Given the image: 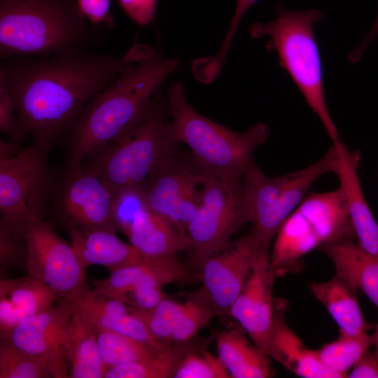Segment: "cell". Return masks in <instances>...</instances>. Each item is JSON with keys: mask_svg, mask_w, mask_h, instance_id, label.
Returning a JSON list of instances; mask_svg holds the SVG:
<instances>
[{"mask_svg": "<svg viewBox=\"0 0 378 378\" xmlns=\"http://www.w3.org/2000/svg\"><path fill=\"white\" fill-rule=\"evenodd\" d=\"M22 146L20 145V143L11 141H6L2 139L0 141V162L9 160L17 154H18L22 149Z\"/></svg>", "mask_w": 378, "mask_h": 378, "instance_id": "42", "label": "cell"}, {"mask_svg": "<svg viewBox=\"0 0 378 378\" xmlns=\"http://www.w3.org/2000/svg\"><path fill=\"white\" fill-rule=\"evenodd\" d=\"M372 337V344L375 346V355L378 358V325L376 327V330Z\"/></svg>", "mask_w": 378, "mask_h": 378, "instance_id": "43", "label": "cell"}, {"mask_svg": "<svg viewBox=\"0 0 378 378\" xmlns=\"http://www.w3.org/2000/svg\"><path fill=\"white\" fill-rule=\"evenodd\" d=\"M68 233L70 244L85 269L98 265L112 272L127 266L156 262L164 257L143 254L130 243L120 239L116 232L112 230H70Z\"/></svg>", "mask_w": 378, "mask_h": 378, "instance_id": "20", "label": "cell"}, {"mask_svg": "<svg viewBox=\"0 0 378 378\" xmlns=\"http://www.w3.org/2000/svg\"><path fill=\"white\" fill-rule=\"evenodd\" d=\"M166 100L174 139L189 147L192 160L210 176L241 178L255 163L256 148L268 139L269 127L265 123L238 132L200 114L188 102L180 83L170 85Z\"/></svg>", "mask_w": 378, "mask_h": 378, "instance_id": "5", "label": "cell"}, {"mask_svg": "<svg viewBox=\"0 0 378 378\" xmlns=\"http://www.w3.org/2000/svg\"><path fill=\"white\" fill-rule=\"evenodd\" d=\"M130 308L144 323L156 340L169 345L172 343L174 328L187 308V302L181 303L167 298L151 309L132 306Z\"/></svg>", "mask_w": 378, "mask_h": 378, "instance_id": "32", "label": "cell"}, {"mask_svg": "<svg viewBox=\"0 0 378 378\" xmlns=\"http://www.w3.org/2000/svg\"><path fill=\"white\" fill-rule=\"evenodd\" d=\"M57 298L48 286L27 275L0 281V337L20 322L53 306Z\"/></svg>", "mask_w": 378, "mask_h": 378, "instance_id": "21", "label": "cell"}, {"mask_svg": "<svg viewBox=\"0 0 378 378\" xmlns=\"http://www.w3.org/2000/svg\"><path fill=\"white\" fill-rule=\"evenodd\" d=\"M27 248L24 239L17 238L4 222L0 221L1 274L26 263Z\"/></svg>", "mask_w": 378, "mask_h": 378, "instance_id": "36", "label": "cell"}, {"mask_svg": "<svg viewBox=\"0 0 378 378\" xmlns=\"http://www.w3.org/2000/svg\"><path fill=\"white\" fill-rule=\"evenodd\" d=\"M218 356L233 378H267L273 376L270 356L239 330L221 332L217 337Z\"/></svg>", "mask_w": 378, "mask_h": 378, "instance_id": "26", "label": "cell"}, {"mask_svg": "<svg viewBox=\"0 0 378 378\" xmlns=\"http://www.w3.org/2000/svg\"><path fill=\"white\" fill-rule=\"evenodd\" d=\"M355 237L340 188L306 195L279 230L270 255L276 276L296 270L316 248Z\"/></svg>", "mask_w": 378, "mask_h": 378, "instance_id": "7", "label": "cell"}, {"mask_svg": "<svg viewBox=\"0 0 378 378\" xmlns=\"http://www.w3.org/2000/svg\"><path fill=\"white\" fill-rule=\"evenodd\" d=\"M155 267H164L174 272L183 282H192L198 277V274L184 265L175 254L156 262L127 266L112 271L110 276L104 279L92 281V290L99 295L124 302L127 295Z\"/></svg>", "mask_w": 378, "mask_h": 378, "instance_id": "27", "label": "cell"}, {"mask_svg": "<svg viewBox=\"0 0 378 378\" xmlns=\"http://www.w3.org/2000/svg\"><path fill=\"white\" fill-rule=\"evenodd\" d=\"M117 1L124 12L139 25H147L153 20L157 0Z\"/></svg>", "mask_w": 378, "mask_h": 378, "instance_id": "38", "label": "cell"}, {"mask_svg": "<svg viewBox=\"0 0 378 378\" xmlns=\"http://www.w3.org/2000/svg\"><path fill=\"white\" fill-rule=\"evenodd\" d=\"M200 349L187 354L179 364L174 378H230L218 356Z\"/></svg>", "mask_w": 378, "mask_h": 378, "instance_id": "34", "label": "cell"}, {"mask_svg": "<svg viewBox=\"0 0 378 378\" xmlns=\"http://www.w3.org/2000/svg\"><path fill=\"white\" fill-rule=\"evenodd\" d=\"M280 307L277 304L267 355L302 377L343 378L339 373L326 367L317 358L314 350L304 345L286 323Z\"/></svg>", "mask_w": 378, "mask_h": 378, "instance_id": "23", "label": "cell"}, {"mask_svg": "<svg viewBox=\"0 0 378 378\" xmlns=\"http://www.w3.org/2000/svg\"><path fill=\"white\" fill-rule=\"evenodd\" d=\"M332 144L337 150L334 174L339 179L357 243L367 251L378 254V223L365 198L358 176L360 153L350 150L341 141Z\"/></svg>", "mask_w": 378, "mask_h": 378, "instance_id": "18", "label": "cell"}, {"mask_svg": "<svg viewBox=\"0 0 378 378\" xmlns=\"http://www.w3.org/2000/svg\"><path fill=\"white\" fill-rule=\"evenodd\" d=\"M97 332L94 323L73 309L65 344L70 377L104 378L106 370L100 356Z\"/></svg>", "mask_w": 378, "mask_h": 378, "instance_id": "24", "label": "cell"}, {"mask_svg": "<svg viewBox=\"0 0 378 378\" xmlns=\"http://www.w3.org/2000/svg\"><path fill=\"white\" fill-rule=\"evenodd\" d=\"M310 289L340 328V334L356 336L367 333L369 326L360 311L355 290L336 274L332 279L312 283Z\"/></svg>", "mask_w": 378, "mask_h": 378, "instance_id": "25", "label": "cell"}, {"mask_svg": "<svg viewBox=\"0 0 378 378\" xmlns=\"http://www.w3.org/2000/svg\"><path fill=\"white\" fill-rule=\"evenodd\" d=\"M97 337L101 358L106 370L139 361L164 348L106 330L98 329Z\"/></svg>", "mask_w": 378, "mask_h": 378, "instance_id": "29", "label": "cell"}, {"mask_svg": "<svg viewBox=\"0 0 378 378\" xmlns=\"http://www.w3.org/2000/svg\"><path fill=\"white\" fill-rule=\"evenodd\" d=\"M0 338V378L54 377L49 368L38 358L8 339Z\"/></svg>", "mask_w": 378, "mask_h": 378, "instance_id": "31", "label": "cell"}, {"mask_svg": "<svg viewBox=\"0 0 378 378\" xmlns=\"http://www.w3.org/2000/svg\"><path fill=\"white\" fill-rule=\"evenodd\" d=\"M335 266L336 275L359 289L378 308V254L370 253L352 239H344L320 248Z\"/></svg>", "mask_w": 378, "mask_h": 378, "instance_id": "22", "label": "cell"}, {"mask_svg": "<svg viewBox=\"0 0 378 378\" xmlns=\"http://www.w3.org/2000/svg\"><path fill=\"white\" fill-rule=\"evenodd\" d=\"M177 66L176 59L154 50L124 67L85 106L65 138V166L80 167L88 153L133 125Z\"/></svg>", "mask_w": 378, "mask_h": 378, "instance_id": "2", "label": "cell"}, {"mask_svg": "<svg viewBox=\"0 0 378 378\" xmlns=\"http://www.w3.org/2000/svg\"><path fill=\"white\" fill-rule=\"evenodd\" d=\"M154 50L136 43L120 57L84 49L3 60L0 80L15 104L18 142L29 136L52 151L96 94Z\"/></svg>", "mask_w": 378, "mask_h": 378, "instance_id": "1", "label": "cell"}, {"mask_svg": "<svg viewBox=\"0 0 378 378\" xmlns=\"http://www.w3.org/2000/svg\"><path fill=\"white\" fill-rule=\"evenodd\" d=\"M14 102L5 85L0 80V131L18 142ZM19 143V142H18Z\"/></svg>", "mask_w": 378, "mask_h": 378, "instance_id": "39", "label": "cell"}, {"mask_svg": "<svg viewBox=\"0 0 378 378\" xmlns=\"http://www.w3.org/2000/svg\"><path fill=\"white\" fill-rule=\"evenodd\" d=\"M209 176L193 160H180L176 155L153 174L141 188L148 208L187 235L199 202V186Z\"/></svg>", "mask_w": 378, "mask_h": 378, "instance_id": "13", "label": "cell"}, {"mask_svg": "<svg viewBox=\"0 0 378 378\" xmlns=\"http://www.w3.org/2000/svg\"><path fill=\"white\" fill-rule=\"evenodd\" d=\"M323 13L317 9L290 11L277 8V17L267 23H254L249 28L255 38H269V48L276 51L284 68L319 118L332 143L340 141L326 102L322 65L314 34V24Z\"/></svg>", "mask_w": 378, "mask_h": 378, "instance_id": "6", "label": "cell"}, {"mask_svg": "<svg viewBox=\"0 0 378 378\" xmlns=\"http://www.w3.org/2000/svg\"><path fill=\"white\" fill-rule=\"evenodd\" d=\"M247 223L242 177L209 176L201 186L197 208L187 228L190 268L199 274L204 261L229 248L232 235Z\"/></svg>", "mask_w": 378, "mask_h": 378, "instance_id": "9", "label": "cell"}, {"mask_svg": "<svg viewBox=\"0 0 378 378\" xmlns=\"http://www.w3.org/2000/svg\"><path fill=\"white\" fill-rule=\"evenodd\" d=\"M73 309L64 300L18 323L4 338L34 356L51 370L54 378L69 377L66 337Z\"/></svg>", "mask_w": 378, "mask_h": 378, "instance_id": "16", "label": "cell"}, {"mask_svg": "<svg viewBox=\"0 0 378 378\" xmlns=\"http://www.w3.org/2000/svg\"><path fill=\"white\" fill-rule=\"evenodd\" d=\"M97 29L77 0H0V59L90 49Z\"/></svg>", "mask_w": 378, "mask_h": 378, "instance_id": "3", "label": "cell"}, {"mask_svg": "<svg viewBox=\"0 0 378 378\" xmlns=\"http://www.w3.org/2000/svg\"><path fill=\"white\" fill-rule=\"evenodd\" d=\"M377 36H378V15L375 19V21L372 27L370 29L368 34L366 35L363 41L358 46V48H357L355 50L352 52V53H351L350 57H349L350 59L352 62H357L358 59H360L367 46L372 41L376 38Z\"/></svg>", "mask_w": 378, "mask_h": 378, "instance_id": "41", "label": "cell"}, {"mask_svg": "<svg viewBox=\"0 0 378 378\" xmlns=\"http://www.w3.org/2000/svg\"><path fill=\"white\" fill-rule=\"evenodd\" d=\"M372 344V337L367 333L356 336L340 334L337 340L325 344L314 352L326 367L346 377L347 372Z\"/></svg>", "mask_w": 378, "mask_h": 378, "instance_id": "30", "label": "cell"}, {"mask_svg": "<svg viewBox=\"0 0 378 378\" xmlns=\"http://www.w3.org/2000/svg\"><path fill=\"white\" fill-rule=\"evenodd\" d=\"M115 212L119 230L130 244L150 257L175 255L186 251L187 235L152 211L147 206L141 188L125 190L115 196Z\"/></svg>", "mask_w": 378, "mask_h": 378, "instance_id": "15", "label": "cell"}, {"mask_svg": "<svg viewBox=\"0 0 378 378\" xmlns=\"http://www.w3.org/2000/svg\"><path fill=\"white\" fill-rule=\"evenodd\" d=\"M258 1L237 0L234 15L220 49L216 55L202 59L204 69L209 74L214 76L219 75L225 63L227 54L243 16L250 7Z\"/></svg>", "mask_w": 378, "mask_h": 378, "instance_id": "35", "label": "cell"}, {"mask_svg": "<svg viewBox=\"0 0 378 378\" xmlns=\"http://www.w3.org/2000/svg\"><path fill=\"white\" fill-rule=\"evenodd\" d=\"M77 1L80 10L94 27H113L114 20L111 12L112 0Z\"/></svg>", "mask_w": 378, "mask_h": 378, "instance_id": "37", "label": "cell"}, {"mask_svg": "<svg viewBox=\"0 0 378 378\" xmlns=\"http://www.w3.org/2000/svg\"><path fill=\"white\" fill-rule=\"evenodd\" d=\"M22 239L28 275L51 288L59 300H69L89 287L85 268L71 244L57 233L52 223L44 220L30 223Z\"/></svg>", "mask_w": 378, "mask_h": 378, "instance_id": "12", "label": "cell"}, {"mask_svg": "<svg viewBox=\"0 0 378 378\" xmlns=\"http://www.w3.org/2000/svg\"><path fill=\"white\" fill-rule=\"evenodd\" d=\"M335 144L313 164L294 172L267 177L253 164L242 176L251 230L263 249L269 250L279 230L307 195L313 183L324 174L334 173Z\"/></svg>", "mask_w": 378, "mask_h": 378, "instance_id": "8", "label": "cell"}, {"mask_svg": "<svg viewBox=\"0 0 378 378\" xmlns=\"http://www.w3.org/2000/svg\"><path fill=\"white\" fill-rule=\"evenodd\" d=\"M214 314L211 305L200 293L195 298L188 300L187 308L174 328L172 343L191 340L210 322Z\"/></svg>", "mask_w": 378, "mask_h": 378, "instance_id": "33", "label": "cell"}, {"mask_svg": "<svg viewBox=\"0 0 378 378\" xmlns=\"http://www.w3.org/2000/svg\"><path fill=\"white\" fill-rule=\"evenodd\" d=\"M262 249L252 230L222 252L204 261L199 272L201 295L214 314H228L243 290Z\"/></svg>", "mask_w": 378, "mask_h": 378, "instance_id": "14", "label": "cell"}, {"mask_svg": "<svg viewBox=\"0 0 378 378\" xmlns=\"http://www.w3.org/2000/svg\"><path fill=\"white\" fill-rule=\"evenodd\" d=\"M199 349L191 340L171 344L139 361L108 369L104 378H170L184 357Z\"/></svg>", "mask_w": 378, "mask_h": 378, "instance_id": "28", "label": "cell"}, {"mask_svg": "<svg viewBox=\"0 0 378 378\" xmlns=\"http://www.w3.org/2000/svg\"><path fill=\"white\" fill-rule=\"evenodd\" d=\"M159 91L140 118L115 139L88 153L83 162L97 169L115 196L141 188L157 170L176 156L167 100Z\"/></svg>", "mask_w": 378, "mask_h": 378, "instance_id": "4", "label": "cell"}, {"mask_svg": "<svg viewBox=\"0 0 378 378\" xmlns=\"http://www.w3.org/2000/svg\"><path fill=\"white\" fill-rule=\"evenodd\" d=\"M270 258L269 251L260 253L243 290L230 309V314L267 355L277 307L272 293L276 276Z\"/></svg>", "mask_w": 378, "mask_h": 378, "instance_id": "17", "label": "cell"}, {"mask_svg": "<svg viewBox=\"0 0 378 378\" xmlns=\"http://www.w3.org/2000/svg\"><path fill=\"white\" fill-rule=\"evenodd\" d=\"M351 378H378V358L365 352L347 375Z\"/></svg>", "mask_w": 378, "mask_h": 378, "instance_id": "40", "label": "cell"}, {"mask_svg": "<svg viewBox=\"0 0 378 378\" xmlns=\"http://www.w3.org/2000/svg\"><path fill=\"white\" fill-rule=\"evenodd\" d=\"M50 152L32 142L0 162V221L18 239L48 211L55 176L48 164Z\"/></svg>", "mask_w": 378, "mask_h": 378, "instance_id": "10", "label": "cell"}, {"mask_svg": "<svg viewBox=\"0 0 378 378\" xmlns=\"http://www.w3.org/2000/svg\"><path fill=\"white\" fill-rule=\"evenodd\" d=\"M65 301L97 329L116 332L157 347L167 346L156 340L130 306L119 300L99 295L88 287Z\"/></svg>", "mask_w": 378, "mask_h": 378, "instance_id": "19", "label": "cell"}, {"mask_svg": "<svg viewBox=\"0 0 378 378\" xmlns=\"http://www.w3.org/2000/svg\"><path fill=\"white\" fill-rule=\"evenodd\" d=\"M115 202L95 167L83 162L78 167L64 166L55 174L48 209L67 232H117Z\"/></svg>", "mask_w": 378, "mask_h": 378, "instance_id": "11", "label": "cell"}]
</instances>
